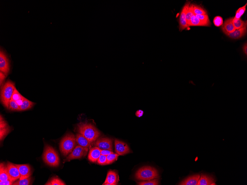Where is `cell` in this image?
Returning <instances> with one entry per match:
<instances>
[{
  "instance_id": "obj_1",
  "label": "cell",
  "mask_w": 247,
  "mask_h": 185,
  "mask_svg": "<svg viewBox=\"0 0 247 185\" xmlns=\"http://www.w3.org/2000/svg\"><path fill=\"white\" fill-rule=\"evenodd\" d=\"M79 133L86 137L91 143L95 142L100 136L101 133L91 123L81 122L77 125Z\"/></svg>"
},
{
  "instance_id": "obj_2",
  "label": "cell",
  "mask_w": 247,
  "mask_h": 185,
  "mask_svg": "<svg viewBox=\"0 0 247 185\" xmlns=\"http://www.w3.org/2000/svg\"><path fill=\"white\" fill-rule=\"evenodd\" d=\"M42 158L46 164L52 167L59 165L60 158L57 151L52 146L45 144Z\"/></svg>"
},
{
  "instance_id": "obj_3",
  "label": "cell",
  "mask_w": 247,
  "mask_h": 185,
  "mask_svg": "<svg viewBox=\"0 0 247 185\" xmlns=\"http://www.w3.org/2000/svg\"><path fill=\"white\" fill-rule=\"evenodd\" d=\"M76 136L72 133L65 136L60 142V150L63 156H66L71 153L76 144Z\"/></svg>"
},
{
  "instance_id": "obj_4",
  "label": "cell",
  "mask_w": 247,
  "mask_h": 185,
  "mask_svg": "<svg viewBox=\"0 0 247 185\" xmlns=\"http://www.w3.org/2000/svg\"><path fill=\"white\" fill-rule=\"evenodd\" d=\"M135 177L137 180L146 181L158 179L160 176L158 170L154 167L144 166L137 171Z\"/></svg>"
},
{
  "instance_id": "obj_5",
  "label": "cell",
  "mask_w": 247,
  "mask_h": 185,
  "mask_svg": "<svg viewBox=\"0 0 247 185\" xmlns=\"http://www.w3.org/2000/svg\"><path fill=\"white\" fill-rule=\"evenodd\" d=\"M15 88V84L12 81L8 80L2 87L1 92V100L2 103L6 108L9 106L12 94Z\"/></svg>"
},
{
  "instance_id": "obj_6",
  "label": "cell",
  "mask_w": 247,
  "mask_h": 185,
  "mask_svg": "<svg viewBox=\"0 0 247 185\" xmlns=\"http://www.w3.org/2000/svg\"><path fill=\"white\" fill-rule=\"evenodd\" d=\"M89 149L79 145L76 146L73 151L64 160V162L72 160L80 159L84 157L87 154Z\"/></svg>"
},
{
  "instance_id": "obj_7",
  "label": "cell",
  "mask_w": 247,
  "mask_h": 185,
  "mask_svg": "<svg viewBox=\"0 0 247 185\" xmlns=\"http://www.w3.org/2000/svg\"><path fill=\"white\" fill-rule=\"evenodd\" d=\"M94 145L101 150H113L112 140L108 137L98 139L94 142Z\"/></svg>"
},
{
  "instance_id": "obj_8",
  "label": "cell",
  "mask_w": 247,
  "mask_h": 185,
  "mask_svg": "<svg viewBox=\"0 0 247 185\" xmlns=\"http://www.w3.org/2000/svg\"><path fill=\"white\" fill-rule=\"evenodd\" d=\"M10 66L9 60L4 51L0 52V70L6 75L9 73Z\"/></svg>"
},
{
  "instance_id": "obj_9",
  "label": "cell",
  "mask_w": 247,
  "mask_h": 185,
  "mask_svg": "<svg viewBox=\"0 0 247 185\" xmlns=\"http://www.w3.org/2000/svg\"><path fill=\"white\" fill-rule=\"evenodd\" d=\"M190 4V1L187 2L183 6L179 15V31H181L188 27L186 19V14Z\"/></svg>"
},
{
  "instance_id": "obj_10",
  "label": "cell",
  "mask_w": 247,
  "mask_h": 185,
  "mask_svg": "<svg viewBox=\"0 0 247 185\" xmlns=\"http://www.w3.org/2000/svg\"><path fill=\"white\" fill-rule=\"evenodd\" d=\"M7 172L10 180L15 182L20 179V174L18 168L14 164L8 162L6 164Z\"/></svg>"
},
{
  "instance_id": "obj_11",
  "label": "cell",
  "mask_w": 247,
  "mask_h": 185,
  "mask_svg": "<svg viewBox=\"0 0 247 185\" xmlns=\"http://www.w3.org/2000/svg\"><path fill=\"white\" fill-rule=\"evenodd\" d=\"M115 147L116 153L119 155H124L131 152L128 144L119 140H115Z\"/></svg>"
},
{
  "instance_id": "obj_12",
  "label": "cell",
  "mask_w": 247,
  "mask_h": 185,
  "mask_svg": "<svg viewBox=\"0 0 247 185\" xmlns=\"http://www.w3.org/2000/svg\"><path fill=\"white\" fill-rule=\"evenodd\" d=\"M19 170L20 174V180L31 177L32 174L31 167L28 164H15Z\"/></svg>"
},
{
  "instance_id": "obj_13",
  "label": "cell",
  "mask_w": 247,
  "mask_h": 185,
  "mask_svg": "<svg viewBox=\"0 0 247 185\" xmlns=\"http://www.w3.org/2000/svg\"><path fill=\"white\" fill-rule=\"evenodd\" d=\"M119 176L117 172L110 170L108 172L106 178L103 185H117L119 180Z\"/></svg>"
},
{
  "instance_id": "obj_14",
  "label": "cell",
  "mask_w": 247,
  "mask_h": 185,
  "mask_svg": "<svg viewBox=\"0 0 247 185\" xmlns=\"http://www.w3.org/2000/svg\"><path fill=\"white\" fill-rule=\"evenodd\" d=\"M234 17L227 19L222 24V29L223 32L227 35L233 32L236 30L233 24Z\"/></svg>"
},
{
  "instance_id": "obj_15",
  "label": "cell",
  "mask_w": 247,
  "mask_h": 185,
  "mask_svg": "<svg viewBox=\"0 0 247 185\" xmlns=\"http://www.w3.org/2000/svg\"><path fill=\"white\" fill-rule=\"evenodd\" d=\"M101 155V149L95 146L90 149L88 158L91 162L95 163L98 161V158Z\"/></svg>"
},
{
  "instance_id": "obj_16",
  "label": "cell",
  "mask_w": 247,
  "mask_h": 185,
  "mask_svg": "<svg viewBox=\"0 0 247 185\" xmlns=\"http://www.w3.org/2000/svg\"><path fill=\"white\" fill-rule=\"evenodd\" d=\"M216 180L212 176L202 174L200 176L197 185H214Z\"/></svg>"
},
{
  "instance_id": "obj_17",
  "label": "cell",
  "mask_w": 247,
  "mask_h": 185,
  "mask_svg": "<svg viewBox=\"0 0 247 185\" xmlns=\"http://www.w3.org/2000/svg\"><path fill=\"white\" fill-rule=\"evenodd\" d=\"M247 26L239 29L235 30L233 32L227 34L229 38L234 39L240 38L245 36L247 33Z\"/></svg>"
},
{
  "instance_id": "obj_18",
  "label": "cell",
  "mask_w": 247,
  "mask_h": 185,
  "mask_svg": "<svg viewBox=\"0 0 247 185\" xmlns=\"http://www.w3.org/2000/svg\"><path fill=\"white\" fill-rule=\"evenodd\" d=\"M76 140L79 145L88 149L91 148V143L80 133L76 135Z\"/></svg>"
},
{
  "instance_id": "obj_19",
  "label": "cell",
  "mask_w": 247,
  "mask_h": 185,
  "mask_svg": "<svg viewBox=\"0 0 247 185\" xmlns=\"http://www.w3.org/2000/svg\"><path fill=\"white\" fill-rule=\"evenodd\" d=\"M200 175L195 174L188 177L179 183L180 185H197L198 183Z\"/></svg>"
},
{
  "instance_id": "obj_20",
  "label": "cell",
  "mask_w": 247,
  "mask_h": 185,
  "mask_svg": "<svg viewBox=\"0 0 247 185\" xmlns=\"http://www.w3.org/2000/svg\"><path fill=\"white\" fill-rule=\"evenodd\" d=\"M8 180L9 179L7 172L6 165L4 163H1L0 164V181Z\"/></svg>"
},
{
  "instance_id": "obj_21",
  "label": "cell",
  "mask_w": 247,
  "mask_h": 185,
  "mask_svg": "<svg viewBox=\"0 0 247 185\" xmlns=\"http://www.w3.org/2000/svg\"><path fill=\"white\" fill-rule=\"evenodd\" d=\"M210 26L211 24H208L207 23L199 20L194 15L190 19L189 27L190 26Z\"/></svg>"
},
{
  "instance_id": "obj_22",
  "label": "cell",
  "mask_w": 247,
  "mask_h": 185,
  "mask_svg": "<svg viewBox=\"0 0 247 185\" xmlns=\"http://www.w3.org/2000/svg\"><path fill=\"white\" fill-rule=\"evenodd\" d=\"M35 103L25 98L22 104L20 107L19 111H24L29 110L35 105Z\"/></svg>"
},
{
  "instance_id": "obj_23",
  "label": "cell",
  "mask_w": 247,
  "mask_h": 185,
  "mask_svg": "<svg viewBox=\"0 0 247 185\" xmlns=\"http://www.w3.org/2000/svg\"><path fill=\"white\" fill-rule=\"evenodd\" d=\"M193 12L195 15H206L207 12L202 7L198 5L192 4Z\"/></svg>"
},
{
  "instance_id": "obj_24",
  "label": "cell",
  "mask_w": 247,
  "mask_h": 185,
  "mask_svg": "<svg viewBox=\"0 0 247 185\" xmlns=\"http://www.w3.org/2000/svg\"><path fill=\"white\" fill-rule=\"evenodd\" d=\"M46 185H65V183L57 177H53L46 183Z\"/></svg>"
},
{
  "instance_id": "obj_25",
  "label": "cell",
  "mask_w": 247,
  "mask_h": 185,
  "mask_svg": "<svg viewBox=\"0 0 247 185\" xmlns=\"http://www.w3.org/2000/svg\"><path fill=\"white\" fill-rule=\"evenodd\" d=\"M233 24L236 30L239 29L247 25V21H244L241 19L233 20Z\"/></svg>"
},
{
  "instance_id": "obj_26",
  "label": "cell",
  "mask_w": 247,
  "mask_h": 185,
  "mask_svg": "<svg viewBox=\"0 0 247 185\" xmlns=\"http://www.w3.org/2000/svg\"><path fill=\"white\" fill-rule=\"evenodd\" d=\"M119 155L117 153H113L108 155L107 156V161L106 165H110L117 160Z\"/></svg>"
},
{
  "instance_id": "obj_27",
  "label": "cell",
  "mask_w": 247,
  "mask_h": 185,
  "mask_svg": "<svg viewBox=\"0 0 247 185\" xmlns=\"http://www.w3.org/2000/svg\"><path fill=\"white\" fill-rule=\"evenodd\" d=\"M137 185H158L159 183V180L158 179H154L151 180L142 181L140 182H137Z\"/></svg>"
},
{
  "instance_id": "obj_28",
  "label": "cell",
  "mask_w": 247,
  "mask_h": 185,
  "mask_svg": "<svg viewBox=\"0 0 247 185\" xmlns=\"http://www.w3.org/2000/svg\"><path fill=\"white\" fill-rule=\"evenodd\" d=\"M31 177L28 178L21 180L15 181L13 183V185H31Z\"/></svg>"
},
{
  "instance_id": "obj_29",
  "label": "cell",
  "mask_w": 247,
  "mask_h": 185,
  "mask_svg": "<svg viewBox=\"0 0 247 185\" xmlns=\"http://www.w3.org/2000/svg\"><path fill=\"white\" fill-rule=\"evenodd\" d=\"M194 15V13L193 12L192 4H190L186 14V19L188 27H189V25L190 19H191L192 17Z\"/></svg>"
},
{
  "instance_id": "obj_30",
  "label": "cell",
  "mask_w": 247,
  "mask_h": 185,
  "mask_svg": "<svg viewBox=\"0 0 247 185\" xmlns=\"http://www.w3.org/2000/svg\"><path fill=\"white\" fill-rule=\"evenodd\" d=\"M247 6V3L241 8H240L238 9L236 12L235 17H234V19H238L241 18V17L243 14L245 13V10H246V6Z\"/></svg>"
},
{
  "instance_id": "obj_31",
  "label": "cell",
  "mask_w": 247,
  "mask_h": 185,
  "mask_svg": "<svg viewBox=\"0 0 247 185\" xmlns=\"http://www.w3.org/2000/svg\"><path fill=\"white\" fill-rule=\"evenodd\" d=\"M24 96L21 95L19 92L17 91L16 88H15L14 89L13 94L11 98V100H13V101L16 102L18 101L19 100L21 99Z\"/></svg>"
},
{
  "instance_id": "obj_32",
  "label": "cell",
  "mask_w": 247,
  "mask_h": 185,
  "mask_svg": "<svg viewBox=\"0 0 247 185\" xmlns=\"http://www.w3.org/2000/svg\"><path fill=\"white\" fill-rule=\"evenodd\" d=\"M8 109L12 111H19L20 107L17 105L16 102L10 100Z\"/></svg>"
},
{
  "instance_id": "obj_33",
  "label": "cell",
  "mask_w": 247,
  "mask_h": 185,
  "mask_svg": "<svg viewBox=\"0 0 247 185\" xmlns=\"http://www.w3.org/2000/svg\"><path fill=\"white\" fill-rule=\"evenodd\" d=\"M10 129L8 126L6 127L0 129V134H1V140H3L5 136L9 133Z\"/></svg>"
},
{
  "instance_id": "obj_34",
  "label": "cell",
  "mask_w": 247,
  "mask_h": 185,
  "mask_svg": "<svg viewBox=\"0 0 247 185\" xmlns=\"http://www.w3.org/2000/svg\"><path fill=\"white\" fill-rule=\"evenodd\" d=\"M213 23H214V25L216 27H219L223 24V19L219 16L215 17L213 20Z\"/></svg>"
},
{
  "instance_id": "obj_35",
  "label": "cell",
  "mask_w": 247,
  "mask_h": 185,
  "mask_svg": "<svg viewBox=\"0 0 247 185\" xmlns=\"http://www.w3.org/2000/svg\"><path fill=\"white\" fill-rule=\"evenodd\" d=\"M195 16L199 20L207 23L208 24H211L209 17H208L207 14H206V15H195Z\"/></svg>"
},
{
  "instance_id": "obj_36",
  "label": "cell",
  "mask_w": 247,
  "mask_h": 185,
  "mask_svg": "<svg viewBox=\"0 0 247 185\" xmlns=\"http://www.w3.org/2000/svg\"><path fill=\"white\" fill-rule=\"evenodd\" d=\"M107 161V156L101 155L98 158L97 162L99 165H106Z\"/></svg>"
},
{
  "instance_id": "obj_37",
  "label": "cell",
  "mask_w": 247,
  "mask_h": 185,
  "mask_svg": "<svg viewBox=\"0 0 247 185\" xmlns=\"http://www.w3.org/2000/svg\"><path fill=\"white\" fill-rule=\"evenodd\" d=\"M0 122H1V123H0V129L6 127L7 126H8V125H7L6 122H5L4 119L3 118V117L1 115V121H0Z\"/></svg>"
},
{
  "instance_id": "obj_38",
  "label": "cell",
  "mask_w": 247,
  "mask_h": 185,
  "mask_svg": "<svg viewBox=\"0 0 247 185\" xmlns=\"http://www.w3.org/2000/svg\"><path fill=\"white\" fill-rule=\"evenodd\" d=\"M6 75L2 72H0V85L1 87L2 85H3V82L6 78Z\"/></svg>"
},
{
  "instance_id": "obj_39",
  "label": "cell",
  "mask_w": 247,
  "mask_h": 185,
  "mask_svg": "<svg viewBox=\"0 0 247 185\" xmlns=\"http://www.w3.org/2000/svg\"><path fill=\"white\" fill-rule=\"evenodd\" d=\"M114 153L112 151L108 150H101V154L103 155L107 156L112 153Z\"/></svg>"
},
{
  "instance_id": "obj_40",
  "label": "cell",
  "mask_w": 247,
  "mask_h": 185,
  "mask_svg": "<svg viewBox=\"0 0 247 185\" xmlns=\"http://www.w3.org/2000/svg\"><path fill=\"white\" fill-rule=\"evenodd\" d=\"M13 181L8 180L0 181V185H13Z\"/></svg>"
},
{
  "instance_id": "obj_41",
  "label": "cell",
  "mask_w": 247,
  "mask_h": 185,
  "mask_svg": "<svg viewBox=\"0 0 247 185\" xmlns=\"http://www.w3.org/2000/svg\"><path fill=\"white\" fill-rule=\"evenodd\" d=\"M144 112L143 111L141 110H138L135 113V115L137 117L140 118L142 117L143 115Z\"/></svg>"
},
{
  "instance_id": "obj_42",
  "label": "cell",
  "mask_w": 247,
  "mask_h": 185,
  "mask_svg": "<svg viewBox=\"0 0 247 185\" xmlns=\"http://www.w3.org/2000/svg\"><path fill=\"white\" fill-rule=\"evenodd\" d=\"M25 98H24V96H23L22 98H21V99L19 100L18 101H16V103L17 104L19 107H20L21 105L22 104L23 102H24V100L25 99Z\"/></svg>"
},
{
  "instance_id": "obj_43",
  "label": "cell",
  "mask_w": 247,
  "mask_h": 185,
  "mask_svg": "<svg viewBox=\"0 0 247 185\" xmlns=\"http://www.w3.org/2000/svg\"><path fill=\"white\" fill-rule=\"evenodd\" d=\"M243 52L244 53L245 55L247 56V43L245 44V45L243 46Z\"/></svg>"
}]
</instances>
